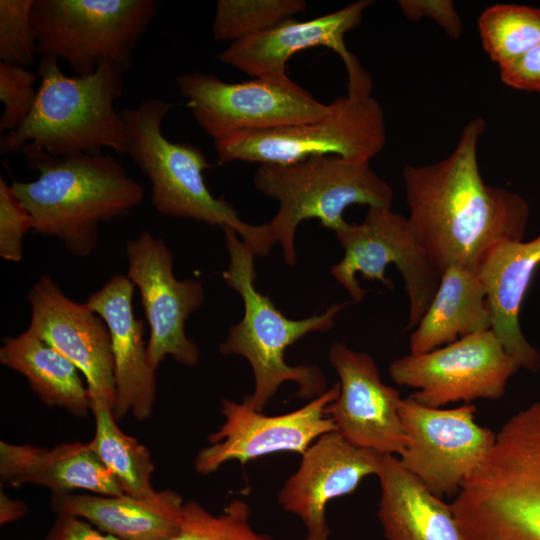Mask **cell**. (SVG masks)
<instances>
[{
	"label": "cell",
	"instance_id": "8992f818",
	"mask_svg": "<svg viewBox=\"0 0 540 540\" xmlns=\"http://www.w3.org/2000/svg\"><path fill=\"white\" fill-rule=\"evenodd\" d=\"M369 163L319 155L257 167L255 188L279 203L265 226L273 244H280L285 263H296L295 234L301 222L317 218L323 227L336 232L347 224L343 213L351 205L391 208L393 190Z\"/></svg>",
	"mask_w": 540,
	"mask_h": 540
},
{
	"label": "cell",
	"instance_id": "f1b7e54d",
	"mask_svg": "<svg viewBox=\"0 0 540 540\" xmlns=\"http://www.w3.org/2000/svg\"><path fill=\"white\" fill-rule=\"evenodd\" d=\"M306 9L303 0H218L212 35L215 40L232 43L272 28Z\"/></svg>",
	"mask_w": 540,
	"mask_h": 540
},
{
	"label": "cell",
	"instance_id": "3957f363",
	"mask_svg": "<svg viewBox=\"0 0 540 540\" xmlns=\"http://www.w3.org/2000/svg\"><path fill=\"white\" fill-rule=\"evenodd\" d=\"M58 60L41 56L35 105L14 131L2 135L1 154L41 150L60 158L110 148L127 155L125 126L115 108L125 70L105 61L90 75L68 76Z\"/></svg>",
	"mask_w": 540,
	"mask_h": 540
},
{
	"label": "cell",
	"instance_id": "d4e9b609",
	"mask_svg": "<svg viewBox=\"0 0 540 540\" xmlns=\"http://www.w3.org/2000/svg\"><path fill=\"white\" fill-rule=\"evenodd\" d=\"M491 327L485 289L477 273L451 265L442 272L436 293L410 334V354H424Z\"/></svg>",
	"mask_w": 540,
	"mask_h": 540
},
{
	"label": "cell",
	"instance_id": "52a82bcc",
	"mask_svg": "<svg viewBox=\"0 0 540 540\" xmlns=\"http://www.w3.org/2000/svg\"><path fill=\"white\" fill-rule=\"evenodd\" d=\"M347 95L333 100L321 119L213 141L219 164L244 161L288 164L319 155L369 161L386 143L384 112L371 95L372 78L359 62L346 69Z\"/></svg>",
	"mask_w": 540,
	"mask_h": 540
},
{
	"label": "cell",
	"instance_id": "1f68e13d",
	"mask_svg": "<svg viewBox=\"0 0 540 540\" xmlns=\"http://www.w3.org/2000/svg\"><path fill=\"white\" fill-rule=\"evenodd\" d=\"M37 77V73L26 67L0 62L1 132L14 131L32 111L37 99L34 89Z\"/></svg>",
	"mask_w": 540,
	"mask_h": 540
},
{
	"label": "cell",
	"instance_id": "d590c367",
	"mask_svg": "<svg viewBox=\"0 0 540 540\" xmlns=\"http://www.w3.org/2000/svg\"><path fill=\"white\" fill-rule=\"evenodd\" d=\"M45 540H121L102 534L88 521L66 514H57Z\"/></svg>",
	"mask_w": 540,
	"mask_h": 540
},
{
	"label": "cell",
	"instance_id": "5bb4252c",
	"mask_svg": "<svg viewBox=\"0 0 540 540\" xmlns=\"http://www.w3.org/2000/svg\"><path fill=\"white\" fill-rule=\"evenodd\" d=\"M127 276L138 288L150 333L147 355L157 370L167 356L194 367L200 358L198 345L185 332L186 320L204 303L203 283L179 280L174 274V256L162 238L142 231L125 246Z\"/></svg>",
	"mask_w": 540,
	"mask_h": 540
},
{
	"label": "cell",
	"instance_id": "9c48e42d",
	"mask_svg": "<svg viewBox=\"0 0 540 540\" xmlns=\"http://www.w3.org/2000/svg\"><path fill=\"white\" fill-rule=\"evenodd\" d=\"M462 491L513 540H540V400L501 426Z\"/></svg>",
	"mask_w": 540,
	"mask_h": 540
},
{
	"label": "cell",
	"instance_id": "2e32d148",
	"mask_svg": "<svg viewBox=\"0 0 540 540\" xmlns=\"http://www.w3.org/2000/svg\"><path fill=\"white\" fill-rule=\"evenodd\" d=\"M29 329L65 356L84 376L90 401L113 409L114 361L105 321L87 303L69 298L49 275L30 288Z\"/></svg>",
	"mask_w": 540,
	"mask_h": 540
},
{
	"label": "cell",
	"instance_id": "44dd1931",
	"mask_svg": "<svg viewBox=\"0 0 540 540\" xmlns=\"http://www.w3.org/2000/svg\"><path fill=\"white\" fill-rule=\"evenodd\" d=\"M539 266L540 235L527 242L507 241L495 245L477 270L491 314V330L520 368L532 372L540 369V352L523 334L520 311Z\"/></svg>",
	"mask_w": 540,
	"mask_h": 540
},
{
	"label": "cell",
	"instance_id": "4dcf8cb0",
	"mask_svg": "<svg viewBox=\"0 0 540 540\" xmlns=\"http://www.w3.org/2000/svg\"><path fill=\"white\" fill-rule=\"evenodd\" d=\"M33 4L34 0H0V62L26 68L34 63L38 53Z\"/></svg>",
	"mask_w": 540,
	"mask_h": 540
},
{
	"label": "cell",
	"instance_id": "ba28073f",
	"mask_svg": "<svg viewBox=\"0 0 540 540\" xmlns=\"http://www.w3.org/2000/svg\"><path fill=\"white\" fill-rule=\"evenodd\" d=\"M159 6L156 0H34L37 53L64 60L78 76L105 61L127 71Z\"/></svg>",
	"mask_w": 540,
	"mask_h": 540
},
{
	"label": "cell",
	"instance_id": "277c9868",
	"mask_svg": "<svg viewBox=\"0 0 540 540\" xmlns=\"http://www.w3.org/2000/svg\"><path fill=\"white\" fill-rule=\"evenodd\" d=\"M228 266L222 272L225 283L242 298L244 314L232 325L219 351L244 357L254 375V391L246 396L257 411L285 382H294L297 396L315 398L326 391V378L315 365L291 366L285 361L286 349L311 332L330 330L337 314L350 302L329 306L323 313L304 319H291L279 311L272 300L255 287V254L231 228H223Z\"/></svg>",
	"mask_w": 540,
	"mask_h": 540
},
{
	"label": "cell",
	"instance_id": "8d00e7d4",
	"mask_svg": "<svg viewBox=\"0 0 540 540\" xmlns=\"http://www.w3.org/2000/svg\"><path fill=\"white\" fill-rule=\"evenodd\" d=\"M27 513L26 505L19 501L10 498L1 490L0 494V524H8L17 521Z\"/></svg>",
	"mask_w": 540,
	"mask_h": 540
},
{
	"label": "cell",
	"instance_id": "7a4b0ae2",
	"mask_svg": "<svg viewBox=\"0 0 540 540\" xmlns=\"http://www.w3.org/2000/svg\"><path fill=\"white\" fill-rule=\"evenodd\" d=\"M22 153L38 177L14 181L13 193L31 213L33 231L59 240L76 257L93 254L100 223L125 216L144 199L143 186L110 155L59 158L41 150Z\"/></svg>",
	"mask_w": 540,
	"mask_h": 540
},
{
	"label": "cell",
	"instance_id": "e575fe53",
	"mask_svg": "<svg viewBox=\"0 0 540 540\" xmlns=\"http://www.w3.org/2000/svg\"><path fill=\"white\" fill-rule=\"evenodd\" d=\"M500 77L503 83L512 88L540 91V44L500 66Z\"/></svg>",
	"mask_w": 540,
	"mask_h": 540
},
{
	"label": "cell",
	"instance_id": "cb8c5ba5",
	"mask_svg": "<svg viewBox=\"0 0 540 540\" xmlns=\"http://www.w3.org/2000/svg\"><path fill=\"white\" fill-rule=\"evenodd\" d=\"M378 477V518L387 540H463L450 504L431 493L394 455H384Z\"/></svg>",
	"mask_w": 540,
	"mask_h": 540
},
{
	"label": "cell",
	"instance_id": "836d02e7",
	"mask_svg": "<svg viewBox=\"0 0 540 540\" xmlns=\"http://www.w3.org/2000/svg\"><path fill=\"white\" fill-rule=\"evenodd\" d=\"M399 6L410 20L426 16L434 19L451 37L457 38L461 34L462 22L452 1L401 0Z\"/></svg>",
	"mask_w": 540,
	"mask_h": 540
},
{
	"label": "cell",
	"instance_id": "83f0119b",
	"mask_svg": "<svg viewBox=\"0 0 540 540\" xmlns=\"http://www.w3.org/2000/svg\"><path fill=\"white\" fill-rule=\"evenodd\" d=\"M482 45L499 67L540 44V9L496 4L478 18Z\"/></svg>",
	"mask_w": 540,
	"mask_h": 540
},
{
	"label": "cell",
	"instance_id": "8fae6325",
	"mask_svg": "<svg viewBox=\"0 0 540 540\" xmlns=\"http://www.w3.org/2000/svg\"><path fill=\"white\" fill-rule=\"evenodd\" d=\"M192 117L213 141L239 132L264 131L326 116L323 104L288 76L231 83L200 72L175 79Z\"/></svg>",
	"mask_w": 540,
	"mask_h": 540
},
{
	"label": "cell",
	"instance_id": "f546056e",
	"mask_svg": "<svg viewBox=\"0 0 540 540\" xmlns=\"http://www.w3.org/2000/svg\"><path fill=\"white\" fill-rule=\"evenodd\" d=\"M245 501H231L219 515H214L196 501L184 503L177 534L169 540H273L255 532L249 523Z\"/></svg>",
	"mask_w": 540,
	"mask_h": 540
},
{
	"label": "cell",
	"instance_id": "ac0fdd59",
	"mask_svg": "<svg viewBox=\"0 0 540 540\" xmlns=\"http://www.w3.org/2000/svg\"><path fill=\"white\" fill-rule=\"evenodd\" d=\"M384 455L349 443L336 431L319 437L302 455L298 469L278 493L282 508L296 515L305 540H328L327 504L352 493L369 475L379 474Z\"/></svg>",
	"mask_w": 540,
	"mask_h": 540
},
{
	"label": "cell",
	"instance_id": "603a6c76",
	"mask_svg": "<svg viewBox=\"0 0 540 540\" xmlns=\"http://www.w3.org/2000/svg\"><path fill=\"white\" fill-rule=\"evenodd\" d=\"M182 496L170 489L136 497L128 494H57L56 514L80 517L121 540H169L180 527Z\"/></svg>",
	"mask_w": 540,
	"mask_h": 540
},
{
	"label": "cell",
	"instance_id": "484cf974",
	"mask_svg": "<svg viewBox=\"0 0 540 540\" xmlns=\"http://www.w3.org/2000/svg\"><path fill=\"white\" fill-rule=\"evenodd\" d=\"M0 362L23 375L45 405L62 408L75 417H86L91 411L81 372L31 329L3 340Z\"/></svg>",
	"mask_w": 540,
	"mask_h": 540
},
{
	"label": "cell",
	"instance_id": "5b68a950",
	"mask_svg": "<svg viewBox=\"0 0 540 540\" xmlns=\"http://www.w3.org/2000/svg\"><path fill=\"white\" fill-rule=\"evenodd\" d=\"M173 103L146 98L120 111L127 137V155L151 182V203L162 215L186 218L234 230L255 256L274 245L265 224L244 222L233 206L209 191L203 172L211 164L203 151L188 142H171L162 121Z\"/></svg>",
	"mask_w": 540,
	"mask_h": 540
},
{
	"label": "cell",
	"instance_id": "7c38bea8",
	"mask_svg": "<svg viewBox=\"0 0 540 540\" xmlns=\"http://www.w3.org/2000/svg\"><path fill=\"white\" fill-rule=\"evenodd\" d=\"M398 412L406 439L402 466L435 496H456L490 452L496 433L476 423L474 405L432 408L409 396Z\"/></svg>",
	"mask_w": 540,
	"mask_h": 540
},
{
	"label": "cell",
	"instance_id": "d6986e66",
	"mask_svg": "<svg viewBox=\"0 0 540 540\" xmlns=\"http://www.w3.org/2000/svg\"><path fill=\"white\" fill-rule=\"evenodd\" d=\"M134 288L127 275L115 274L86 300L110 332L115 382L112 412L117 421L129 413L145 420L156 402V371L148 362L144 321L134 314Z\"/></svg>",
	"mask_w": 540,
	"mask_h": 540
},
{
	"label": "cell",
	"instance_id": "30bf717a",
	"mask_svg": "<svg viewBox=\"0 0 540 540\" xmlns=\"http://www.w3.org/2000/svg\"><path fill=\"white\" fill-rule=\"evenodd\" d=\"M334 233L344 255L330 273L352 301L360 302L366 295L357 273L392 290L393 282L386 277L385 270L394 264L404 281L409 302L404 330H414L438 289L442 273L416 239L408 218L391 208L368 207L361 223H347Z\"/></svg>",
	"mask_w": 540,
	"mask_h": 540
},
{
	"label": "cell",
	"instance_id": "e0dca14e",
	"mask_svg": "<svg viewBox=\"0 0 540 540\" xmlns=\"http://www.w3.org/2000/svg\"><path fill=\"white\" fill-rule=\"evenodd\" d=\"M329 361L339 376L340 391L325 413L336 432L357 447L400 456L406 439L398 412L399 391L382 382L369 354L342 342L333 343Z\"/></svg>",
	"mask_w": 540,
	"mask_h": 540
},
{
	"label": "cell",
	"instance_id": "4fadbf2b",
	"mask_svg": "<svg viewBox=\"0 0 540 540\" xmlns=\"http://www.w3.org/2000/svg\"><path fill=\"white\" fill-rule=\"evenodd\" d=\"M520 369L490 329L433 351L395 359L389 365L398 385L417 389L410 397L432 408L476 399L496 400Z\"/></svg>",
	"mask_w": 540,
	"mask_h": 540
},
{
	"label": "cell",
	"instance_id": "7402d4cb",
	"mask_svg": "<svg viewBox=\"0 0 540 540\" xmlns=\"http://www.w3.org/2000/svg\"><path fill=\"white\" fill-rule=\"evenodd\" d=\"M1 482L51 490L54 495L86 490L101 495L124 494L88 443L66 442L52 448L0 441Z\"/></svg>",
	"mask_w": 540,
	"mask_h": 540
},
{
	"label": "cell",
	"instance_id": "ffe728a7",
	"mask_svg": "<svg viewBox=\"0 0 540 540\" xmlns=\"http://www.w3.org/2000/svg\"><path fill=\"white\" fill-rule=\"evenodd\" d=\"M372 1L360 0L320 17L306 21L287 19L263 32L230 43L218 60L260 79L287 77L289 59L302 50L323 46L338 54L344 64L355 56L348 51L344 37L359 26L363 11Z\"/></svg>",
	"mask_w": 540,
	"mask_h": 540
},
{
	"label": "cell",
	"instance_id": "d6a6232c",
	"mask_svg": "<svg viewBox=\"0 0 540 540\" xmlns=\"http://www.w3.org/2000/svg\"><path fill=\"white\" fill-rule=\"evenodd\" d=\"M34 229L31 213L17 199L11 185L0 177V256L11 262L23 258L24 236Z\"/></svg>",
	"mask_w": 540,
	"mask_h": 540
},
{
	"label": "cell",
	"instance_id": "4316f807",
	"mask_svg": "<svg viewBox=\"0 0 540 540\" xmlns=\"http://www.w3.org/2000/svg\"><path fill=\"white\" fill-rule=\"evenodd\" d=\"M95 418V434L88 442L124 494L136 497L152 495L154 463L149 449L118 426L112 409L101 401H90Z\"/></svg>",
	"mask_w": 540,
	"mask_h": 540
},
{
	"label": "cell",
	"instance_id": "9a60e30c",
	"mask_svg": "<svg viewBox=\"0 0 540 540\" xmlns=\"http://www.w3.org/2000/svg\"><path fill=\"white\" fill-rule=\"evenodd\" d=\"M339 382L305 406L281 415L257 411L246 396L242 402L223 399L225 421L208 437L209 445L195 457L197 473L210 474L230 460L245 464L277 452L303 455L322 435L336 431L326 407L339 395Z\"/></svg>",
	"mask_w": 540,
	"mask_h": 540
},
{
	"label": "cell",
	"instance_id": "6da1fadb",
	"mask_svg": "<svg viewBox=\"0 0 540 540\" xmlns=\"http://www.w3.org/2000/svg\"><path fill=\"white\" fill-rule=\"evenodd\" d=\"M485 126L482 118L472 119L448 157L429 165H408L402 173L408 221L441 273L451 265L477 273L491 248L522 241L525 235L527 201L486 184L480 174L477 148Z\"/></svg>",
	"mask_w": 540,
	"mask_h": 540
}]
</instances>
